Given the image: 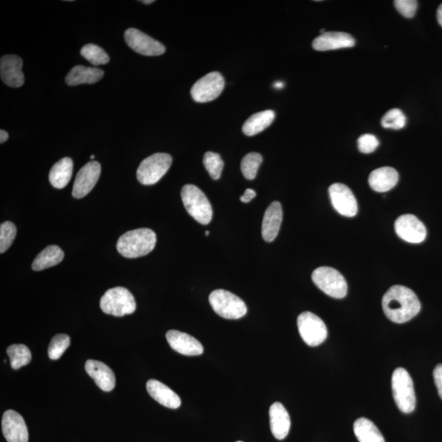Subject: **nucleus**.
Segmentation results:
<instances>
[{"instance_id":"obj_1","label":"nucleus","mask_w":442,"mask_h":442,"mask_svg":"<svg viewBox=\"0 0 442 442\" xmlns=\"http://www.w3.org/2000/svg\"><path fill=\"white\" fill-rule=\"evenodd\" d=\"M383 311L391 321L403 324L416 317L421 310L417 295L409 288L395 285L382 297Z\"/></svg>"},{"instance_id":"obj_2","label":"nucleus","mask_w":442,"mask_h":442,"mask_svg":"<svg viewBox=\"0 0 442 442\" xmlns=\"http://www.w3.org/2000/svg\"><path fill=\"white\" fill-rule=\"evenodd\" d=\"M157 236L150 229L141 228L126 232L116 243V249L125 258H138L154 249Z\"/></svg>"},{"instance_id":"obj_3","label":"nucleus","mask_w":442,"mask_h":442,"mask_svg":"<svg viewBox=\"0 0 442 442\" xmlns=\"http://www.w3.org/2000/svg\"><path fill=\"white\" fill-rule=\"evenodd\" d=\"M392 394L401 412L412 413L416 407V396L414 382L407 371L396 369L391 377Z\"/></svg>"},{"instance_id":"obj_4","label":"nucleus","mask_w":442,"mask_h":442,"mask_svg":"<svg viewBox=\"0 0 442 442\" xmlns=\"http://www.w3.org/2000/svg\"><path fill=\"white\" fill-rule=\"evenodd\" d=\"M184 207L193 219L202 224H209L213 220V207L204 193L193 184H186L182 191Z\"/></svg>"},{"instance_id":"obj_5","label":"nucleus","mask_w":442,"mask_h":442,"mask_svg":"<svg viewBox=\"0 0 442 442\" xmlns=\"http://www.w3.org/2000/svg\"><path fill=\"white\" fill-rule=\"evenodd\" d=\"M100 308L105 314L121 317L133 314L136 310V302L128 290L116 287L107 290L101 297Z\"/></svg>"},{"instance_id":"obj_6","label":"nucleus","mask_w":442,"mask_h":442,"mask_svg":"<svg viewBox=\"0 0 442 442\" xmlns=\"http://www.w3.org/2000/svg\"><path fill=\"white\" fill-rule=\"evenodd\" d=\"M209 301L215 312L224 319H238L247 312L245 302L227 290L213 291L209 296Z\"/></svg>"},{"instance_id":"obj_7","label":"nucleus","mask_w":442,"mask_h":442,"mask_svg":"<svg viewBox=\"0 0 442 442\" xmlns=\"http://www.w3.org/2000/svg\"><path fill=\"white\" fill-rule=\"evenodd\" d=\"M173 157L168 153H155L144 159L137 170L136 177L143 186H152L169 170Z\"/></svg>"},{"instance_id":"obj_8","label":"nucleus","mask_w":442,"mask_h":442,"mask_svg":"<svg viewBox=\"0 0 442 442\" xmlns=\"http://www.w3.org/2000/svg\"><path fill=\"white\" fill-rule=\"evenodd\" d=\"M312 281L320 290L336 299H344L347 283L342 274L327 266L317 268L312 274Z\"/></svg>"},{"instance_id":"obj_9","label":"nucleus","mask_w":442,"mask_h":442,"mask_svg":"<svg viewBox=\"0 0 442 442\" xmlns=\"http://www.w3.org/2000/svg\"><path fill=\"white\" fill-rule=\"evenodd\" d=\"M300 335L310 346L322 344L328 337L326 324L317 315L306 311L297 318Z\"/></svg>"},{"instance_id":"obj_10","label":"nucleus","mask_w":442,"mask_h":442,"mask_svg":"<svg viewBox=\"0 0 442 442\" xmlns=\"http://www.w3.org/2000/svg\"><path fill=\"white\" fill-rule=\"evenodd\" d=\"M224 79L218 71L211 72L198 80L193 85L191 96L197 103L213 101L222 93L224 88Z\"/></svg>"},{"instance_id":"obj_11","label":"nucleus","mask_w":442,"mask_h":442,"mask_svg":"<svg viewBox=\"0 0 442 442\" xmlns=\"http://www.w3.org/2000/svg\"><path fill=\"white\" fill-rule=\"evenodd\" d=\"M124 36L128 46L142 55L159 56L166 52L163 44L138 29L126 30Z\"/></svg>"},{"instance_id":"obj_12","label":"nucleus","mask_w":442,"mask_h":442,"mask_svg":"<svg viewBox=\"0 0 442 442\" xmlns=\"http://www.w3.org/2000/svg\"><path fill=\"white\" fill-rule=\"evenodd\" d=\"M329 197L338 213L353 218L358 211V204L353 193L345 184H333L328 188Z\"/></svg>"},{"instance_id":"obj_13","label":"nucleus","mask_w":442,"mask_h":442,"mask_svg":"<svg viewBox=\"0 0 442 442\" xmlns=\"http://www.w3.org/2000/svg\"><path fill=\"white\" fill-rule=\"evenodd\" d=\"M395 230L401 239L410 243H421L427 237L425 225L414 215L400 216L396 220Z\"/></svg>"},{"instance_id":"obj_14","label":"nucleus","mask_w":442,"mask_h":442,"mask_svg":"<svg viewBox=\"0 0 442 442\" xmlns=\"http://www.w3.org/2000/svg\"><path fill=\"white\" fill-rule=\"evenodd\" d=\"M101 175V165L97 161H89L79 170L72 189V196L80 200L91 192Z\"/></svg>"},{"instance_id":"obj_15","label":"nucleus","mask_w":442,"mask_h":442,"mask_svg":"<svg viewBox=\"0 0 442 442\" xmlns=\"http://www.w3.org/2000/svg\"><path fill=\"white\" fill-rule=\"evenodd\" d=\"M3 434L8 442H28V430L20 414L8 409L2 418Z\"/></svg>"},{"instance_id":"obj_16","label":"nucleus","mask_w":442,"mask_h":442,"mask_svg":"<svg viewBox=\"0 0 442 442\" xmlns=\"http://www.w3.org/2000/svg\"><path fill=\"white\" fill-rule=\"evenodd\" d=\"M24 62L17 55H6L0 61V76L3 82L12 88H19L24 84L22 72Z\"/></svg>"},{"instance_id":"obj_17","label":"nucleus","mask_w":442,"mask_h":442,"mask_svg":"<svg viewBox=\"0 0 442 442\" xmlns=\"http://www.w3.org/2000/svg\"><path fill=\"white\" fill-rule=\"evenodd\" d=\"M166 337L171 348L179 354L193 356L204 353V346L188 333L170 330L166 333Z\"/></svg>"},{"instance_id":"obj_18","label":"nucleus","mask_w":442,"mask_h":442,"mask_svg":"<svg viewBox=\"0 0 442 442\" xmlns=\"http://www.w3.org/2000/svg\"><path fill=\"white\" fill-rule=\"evenodd\" d=\"M85 371L103 391H111L116 385L114 372L107 364L98 360H89L85 365Z\"/></svg>"},{"instance_id":"obj_19","label":"nucleus","mask_w":442,"mask_h":442,"mask_svg":"<svg viewBox=\"0 0 442 442\" xmlns=\"http://www.w3.org/2000/svg\"><path fill=\"white\" fill-rule=\"evenodd\" d=\"M353 36L345 33H326L314 39L312 46L317 51H335V49L355 46Z\"/></svg>"},{"instance_id":"obj_20","label":"nucleus","mask_w":442,"mask_h":442,"mask_svg":"<svg viewBox=\"0 0 442 442\" xmlns=\"http://www.w3.org/2000/svg\"><path fill=\"white\" fill-rule=\"evenodd\" d=\"M283 220L282 206L279 202H273L266 209L261 233L266 242H273L278 236Z\"/></svg>"},{"instance_id":"obj_21","label":"nucleus","mask_w":442,"mask_h":442,"mask_svg":"<svg viewBox=\"0 0 442 442\" xmlns=\"http://www.w3.org/2000/svg\"><path fill=\"white\" fill-rule=\"evenodd\" d=\"M270 430L275 439L283 440L288 435L291 427V419L283 405L274 403L269 408Z\"/></svg>"},{"instance_id":"obj_22","label":"nucleus","mask_w":442,"mask_h":442,"mask_svg":"<svg viewBox=\"0 0 442 442\" xmlns=\"http://www.w3.org/2000/svg\"><path fill=\"white\" fill-rule=\"evenodd\" d=\"M147 391L151 398L157 403L170 409H178L182 405V400L175 392L159 381L150 380L147 382Z\"/></svg>"},{"instance_id":"obj_23","label":"nucleus","mask_w":442,"mask_h":442,"mask_svg":"<svg viewBox=\"0 0 442 442\" xmlns=\"http://www.w3.org/2000/svg\"><path fill=\"white\" fill-rule=\"evenodd\" d=\"M399 180L398 171L389 166L374 170L369 177V186L378 193H386L394 188Z\"/></svg>"},{"instance_id":"obj_24","label":"nucleus","mask_w":442,"mask_h":442,"mask_svg":"<svg viewBox=\"0 0 442 442\" xmlns=\"http://www.w3.org/2000/svg\"><path fill=\"white\" fill-rule=\"evenodd\" d=\"M105 72L96 67L76 66L66 78V83L70 87L83 84H94L103 78Z\"/></svg>"},{"instance_id":"obj_25","label":"nucleus","mask_w":442,"mask_h":442,"mask_svg":"<svg viewBox=\"0 0 442 442\" xmlns=\"http://www.w3.org/2000/svg\"><path fill=\"white\" fill-rule=\"evenodd\" d=\"M72 173L73 161L70 157H64L53 165L48 175L49 182L54 188H64L70 182Z\"/></svg>"},{"instance_id":"obj_26","label":"nucleus","mask_w":442,"mask_h":442,"mask_svg":"<svg viewBox=\"0 0 442 442\" xmlns=\"http://www.w3.org/2000/svg\"><path fill=\"white\" fill-rule=\"evenodd\" d=\"M274 112L266 110L257 112L249 117L242 125V132L247 136H254L263 132L272 124L274 119Z\"/></svg>"},{"instance_id":"obj_27","label":"nucleus","mask_w":442,"mask_h":442,"mask_svg":"<svg viewBox=\"0 0 442 442\" xmlns=\"http://www.w3.org/2000/svg\"><path fill=\"white\" fill-rule=\"evenodd\" d=\"M63 258H64V252L60 247L48 246L35 257L31 267L35 272H40L61 263Z\"/></svg>"},{"instance_id":"obj_28","label":"nucleus","mask_w":442,"mask_h":442,"mask_svg":"<svg viewBox=\"0 0 442 442\" xmlns=\"http://www.w3.org/2000/svg\"><path fill=\"white\" fill-rule=\"evenodd\" d=\"M354 432L359 442H385L378 428L366 418H360L354 423Z\"/></svg>"},{"instance_id":"obj_29","label":"nucleus","mask_w":442,"mask_h":442,"mask_svg":"<svg viewBox=\"0 0 442 442\" xmlns=\"http://www.w3.org/2000/svg\"><path fill=\"white\" fill-rule=\"evenodd\" d=\"M7 354L10 358L13 369H19L28 364L31 360V353L28 347L22 344H15L8 347Z\"/></svg>"},{"instance_id":"obj_30","label":"nucleus","mask_w":442,"mask_h":442,"mask_svg":"<svg viewBox=\"0 0 442 442\" xmlns=\"http://www.w3.org/2000/svg\"><path fill=\"white\" fill-rule=\"evenodd\" d=\"M80 54L94 66L105 65L110 58L103 49L96 44H89L81 48Z\"/></svg>"},{"instance_id":"obj_31","label":"nucleus","mask_w":442,"mask_h":442,"mask_svg":"<svg viewBox=\"0 0 442 442\" xmlns=\"http://www.w3.org/2000/svg\"><path fill=\"white\" fill-rule=\"evenodd\" d=\"M263 160V157L257 152L248 153L243 157L241 162V170L247 179L252 180L256 178Z\"/></svg>"},{"instance_id":"obj_32","label":"nucleus","mask_w":442,"mask_h":442,"mask_svg":"<svg viewBox=\"0 0 442 442\" xmlns=\"http://www.w3.org/2000/svg\"><path fill=\"white\" fill-rule=\"evenodd\" d=\"M381 125L383 128L400 130L407 125V117L398 108H392L383 116Z\"/></svg>"},{"instance_id":"obj_33","label":"nucleus","mask_w":442,"mask_h":442,"mask_svg":"<svg viewBox=\"0 0 442 442\" xmlns=\"http://www.w3.org/2000/svg\"><path fill=\"white\" fill-rule=\"evenodd\" d=\"M71 344L69 336L67 335H58L52 338L51 344L48 346V357L53 360H58L61 357L65 351L69 348Z\"/></svg>"},{"instance_id":"obj_34","label":"nucleus","mask_w":442,"mask_h":442,"mask_svg":"<svg viewBox=\"0 0 442 442\" xmlns=\"http://www.w3.org/2000/svg\"><path fill=\"white\" fill-rule=\"evenodd\" d=\"M205 168L213 179H219L224 168V161L218 153L207 152L204 157Z\"/></svg>"},{"instance_id":"obj_35","label":"nucleus","mask_w":442,"mask_h":442,"mask_svg":"<svg viewBox=\"0 0 442 442\" xmlns=\"http://www.w3.org/2000/svg\"><path fill=\"white\" fill-rule=\"evenodd\" d=\"M17 236V227L11 221L0 225V254H3L12 245Z\"/></svg>"},{"instance_id":"obj_36","label":"nucleus","mask_w":442,"mask_h":442,"mask_svg":"<svg viewBox=\"0 0 442 442\" xmlns=\"http://www.w3.org/2000/svg\"><path fill=\"white\" fill-rule=\"evenodd\" d=\"M378 145H380V141L375 135L365 134L358 139L359 150L364 154L375 151Z\"/></svg>"},{"instance_id":"obj_37","label":"nucleus","mask_w":442,"mask_h":442,"mask_svg":"<svg viewBox=\"0 0 442 442\" xmlns=\"http://www.w3.org/2000/svg\"><path fill=\"white\" fill-rule=\"evenodd\" d=\"M394 6L401 15L412 18L417 11L418 2L416 0H396Z\"/></svg>"},{"instance_id":"obj_38","label":"nucleus","mask_w":442,"mask_h":442,"mask_svg":"<svg viewBox=\"0 0 442 442\" xmlns=\"http://www.w3.org/2000/svg\"><path fill=\"white\" fill-rule=\"evenodd\" d=\"M435 384L439 391L440 398L442 399V364H437L434 371Z\"/></svg>"},{"instance_id":"obj_39","label":"nucleus","mask_w":442,"mask_h":442,"mask_svg":"<svg viewBox=\"0 0 442 442\" xmlns=\"http://www.w3.org/2000/svg\"><path fill=\"white\" fill-rule=\"evenodd\" d=\"M256 195V193L254 191V189L247 188L245 193H243V195L240 197V200L241 202H245V204H248V202H250L251 200H254Z\"/></svg>"},{"instance_id":"obj_40","label":"nucleus","mask_w":442,"mask_h":442,"mask_svg":"<svg viewBox=\"0 0 442 442\" xmlns=\"http://www.w3.org/2000/svg\"><path fill=\"white\" fill-rule=\"evenodd\" d=\"M9 135L6 130H0V143H6L8 139Z\"/></svg>"},{"instance_id":"obj_41","label":"nucleus","mask_w":442,"mask_h":442,"mask_svg":"<svg viewBox=\"0 0 442 442\" xmlns=\"http://www.w3.org/2000/svg\"><path fill=\"white\" fill-rule=\"evenodd\" d=\"M436 17L437 21H439V24L442 26V3L439 6V9H437Z\"/></svg>"},{"instance_id":"obj_42","label":"nucleus","mask_w":442,"mask_h":442,"mask_svg":"<svg viewBox=\"0 0 442 442\" xmlns=\"http://www.w3.org/2000/svg\"><path fill=\"white\" fill-rule=\"evenodd\" d=\"M283 87L284 84L281 81H278V82L274 84V87L276 89H282Z\"/></svg>"},{"instance_id":"obj_43","label":"nucleus","mask_w":442,"mask_h":442,"mask_svg":"<svg viewBox=\"0 0 442 442\" xmlns=\"http://www.w3.org/2000/svg\"><path fill=\"white\" fill-rule=\"evenodd\" d=\"M154 1H153V0H150V1H142V3H145V4H150L152 3H153Z\"/></svg>"},{"instance_id":"obj_44","label":"nucleus","mask_w":442,"mask_h":442,"mask_svg":"<svg viewBox=\"0 0 442 442\" xmlns=\"http://www.w3.org/2000/svg\"><path fill=\"white\" fill-rule=\"evenodd\" d=\"M209 234H210V232H209V231H206V232H205V236H206V237H207V236H209Z\"/></svg>"},{"instance_id":"obj_45","label":"nucleus","mask_w":442,"mask_h":442,"mask_svg":"<svg viewBox=\"0 0 442 442\" xmlns=\"http://www.w3.org/2000/svg\"><path fill=\"white\" fill-rule=\"evenodd\" d=\"M94 157H94V155H91V156H90V159L93 160V159H94Z\"/></svg>"},{"instance_id":"obj_46","label":"nucleus","mask_w":442,"mask_h":442,"mask_svg":"<svg viewBox=\"0 0 442 442\" xmlns=\"http://www.w3.org/2000/svg\"><path fill=\"white\" fill-rule=\"evenodd\" d=\"M237 442H242V441H237Z\"/></svg>"}]
</instances>
